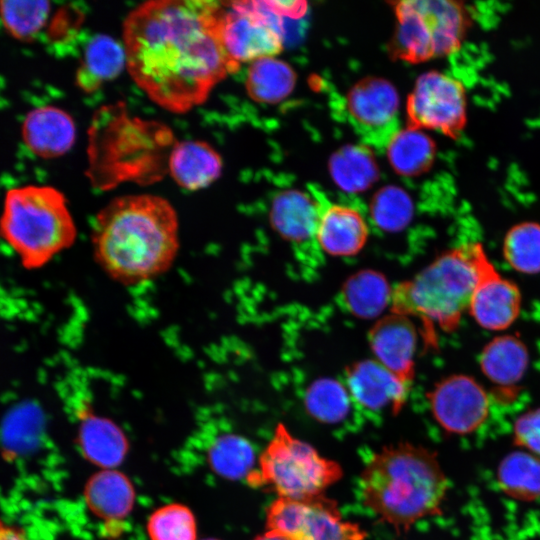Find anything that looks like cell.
<instances>
[{
  "label": "cell",
  "mask_w": 540,
  "mask_h": 540,
  "mask_svg": "<svg viewBox=\"0 0 540 540\" xmlns=\"http://www.w3.org/2000/svg\"><path fill=\"white\" fill-rule=\"evenodd\" d=\"M221 38L238 65L274 57L283 50V17L272 1L222 2Z\"/></svg>",
  "instance_id": "ba28073f"
},
{
  "label": "cell",
  "mask_w": 540,
  "mask_h": 540,
  "mask_svg": "<svg viewBox=\"0 0 540 540\" xmlns=\"http://www.w3.org/2000/svg\"><path fill=\"white\" fill-rule=\"evenodd\" d=\"M369 211L373 223L379 229L399 232L410 223L414 206L407 191L399 186L387 185L373 195Z\"/></svg>",
  "instance_id": "1f68e13d"
},
{
  "label": "cell",
  "mask_w": 540,
  "mask_h": 540,
  "mask_svg": "<svg viewBox=\"0 0 540 540\" xmlns=\"http://www.w3.org/2000/svg\"><path fill=\"white\" fill-rule=\"evenodd\" d=\"M50 10L48 1H0L2 24L20 41H30L37 36L45 26Z\"/></svg>",
  "instance_id": "d6a6232c"
},
{
  "label": "cell",
  "mask_w": 540,
  "mask_h": 540,
  "mask_svg": "<svg viewBox=\"0 0 540 540\" xmlns=\"http://www.w3.org/2000/svg\"><path fill=\"white\" fill-rule=\"evenodd\" d=\"M503 257L519 273H540V224L526 221L512 226L506 233Z\"/></svg>",
  "instance_id": "4dcf8cb0"
},
{
  "label": "cell",
  "mask_w": 540,
  "mask_h": 540,
  "mask_svg": "<svg viewBox=\"0 0 540 540\" xmlns=\"http://www.w3.org/2000/svg\"><path fill=\"white\" fill-rule=\"evenodd\" d=\"M408 125L457 138L467 122V98L463 84L431 70L415 81L406 101Z\"/></svg>",
  "instance_id": "30bf717a"
},
{
  "label": "cell",
  "mask_w": 540,
  "mask_h": 540,
  "mask_svg": "<svg viewBox=\"0 0 540 540\" xmlns=\"http://www.w3.org/2000/svg\"><path fill=\"white\" fill-rule=\"evenodd\" d=\"M78 438L85 456L105 467L120 463L127 449L122 431L113 422L86 410L80 421Z\"/></svg>",
  "instance_id": "cb8c5ba5"
},
{
  "label": "cell",
  "mask_w": 540,
  "mask_h": 540,
  "mask_svg": "<svg viewBox=\"0 0 540 540\" xmlns=\"http://www.w3.org/2000/svg\"><path fill=\"white\" fill-rule=\"evenodd\" d=\"M267 530L288 540H364L360 525L344 519L325 494L306 499L277 497L266 512Z\"/></svg>",
  "instance_id": "9c48e42d"
},
{
  "label": "cell",
  "mask_w": 540,
  "mask_h": 540,
  "mask_svg": "<svg viewBox=\"0 0 540 540\" xmlns=\"http://www.w3.org/2000/svg\"><path fill=\"white\" fill-rule=\"evenodd\" d=\"M0 540H28L24 531L0 519Z\"/></svg>",
  "instance_id": "d590c367"
},
{
  "label": "cell",
  "mask_w": 540,
  "mask_h": 540,
  "mask_svg": "<svg viewBox=\"0 0 540 540\" xmlns=\"http://www.w3.org/2000/svg\"><path fill=\"white\" fill-rule=\"evenodd\" d=\"M254 540H288L285 537L272 532V531H266L264 534L256 537Z\"/></svg>",
  "instance_id": "8d00e7d4"
},
{
  "label": "cell",
  "mask_w": 540,
  "mask_h": 540,
  "mask_svg": "<svg viewBox=\"0 0 540 540\" xmlns=\"http://www.w3.org/2000/svg\"><path fill=\"white\" fill-rule=\"evenodd\" d=\"M352 401L369 412L396 415L404 406L411 384L403 381L377 360L353 363L345 371Z\"/></svg>",
  "instance_id": "4fadbf2b"
},
{
  "label": "cell",
  "mask_w": 540,
  "mask_h": 540,
  "mask_svg": "<svg viewBox=\"0 0 540 540\" xmlns=\"http://www.w3.org/2000/svg\"><path fill=\"white\" fill-rule=\"evenodd\" d=\"M328 169L332 181L343 192L361 193L379 178L373 151L364 144H347L330 157Z\"/></svg>",
  "instance_id": "603a6c76"
},
{
  "label": "cell",
  "mask_w": 540,
  "mask_h": 540,
  "mask_svg": "<svg viewBox=\"0 0 540 540\" xmlns=\"http://www.w3.org/2000/svg\"><path fill=\"white\" fill-rule=\"evenodd\" d=\"M448 487L436 453L407 442L374 453L359 478L363 506L402 531L440 513Z\"/></svg>",
  "instance_id": "3957f363"
},
{
  "label": "cell",
  "mask_w": 540,
  "mask_h": 540,
  "mask_svg": "<svg viewBox=\"0 0 540 540\" xmlns=\"http://www.w3.org/2000/svg\"><path fill=\"white\" fill-rule=\"evenodd\" d=\"M222 159L208 143L187 140L176 143L169 152L167 169L182 188L195 191L209 186L222 172Z\"/></svg>",
  "instance_id": "ffe728a7"
},
{
  "label": "cell",
  "mask_w": 540,
  "mask_h": 540,
  "mask_svg": "<svg viewBox=\"0 0 540 540\" xmlns=\"http://www.w3.org/2000/svg\"><path fill=\"white\" fill-rule=\"evenodd\" d=\"M0 237L24 268L36 270L75 243L77 228L61 191L47 185H24L5 194Z\"/></svg>",
  "instance_id": "5b68a950"
},
{
  "label": "cell",
  "mask_w": 540,
  "mask_h": 540,
  "mask_svg": "<svg viewBox=\"0 0 540 540\" xmlns=\"http://www.w3.org/2000/svg\"><path fill=\"white\" fill-rule=\"evenodd\" d=\"M126 67L124 47L112 37L97 34L83 51L76 72V84L85 92H94L105 82L116 78Z\"/></svg>",
  "instance_id": "44dd1931"
},
{
  "label": "cell",
  "mask_w": 540,
  "mask_h": 540,
  "mask_svg": "<svg viewBox=\"0 0 540 540\" xmlns=\"http://www.w3.org/2000/svg\"><path fill=\"white\" fill-rule=\"evenodd\" d=\"M475 243L445 251L413 279L399 283L392 291L393 313L419 318L424 338L432 345L435 327L454 332L468 312L477 282Z\"/></svg>",
  "instance_id": "277c9868"
},
{
  "label": "cell",
  "mask_w": 540,
  "mask_h": 540,
  "mask_svg": "<svg viewBox=\"0 0 540 540\" xmlns=\"http://www.w3.org/2000/svg\"><path fill=\"white\" fill-rule=\"evenodd\" d=\"M91 245L95 262L116 283L149 282L166 273L178 256L177 212L157 195L116 197L96 214Z\"/></svg>",
  "instance_id": "7a4b0ae2"
},
{
  "label": "cell",
  "mask_w": 540,
  "mask_h": 540,
  "mask_svg": "<svg viewBox=\"0 0 540 540\" xmlns=\"http://www.w3.org/2000/svg\"><path fill=\"white\" fill-rule=\"evenodd\" d=\"M85 498L89 507L99 516L117 519L130 511L134 493L124 475L109 470L96 474L88 482Z\"/></svg>",
  "instance_id": "f1b7e54d"
},
{
  "label": "cell",
  "mask_w": 540,
  "mask_h": 540,
  "mask_svg": "<svg viewBox=\"0 0 540 540\" xmlns=\"http://www.w3.org/2000/svg\"><path fill=\"white\" fill-rule=\"evenodd\" d=\"M430 411L447 433L468 435L489 416V396L473 377L453 374L438 381L427 393Z\"/></svg>",
  "instance_id": "8fae6325"
},
{
  "label": "cell",
  "mask_w": 540,
  "mask_h": 540,
  "mask_svg": "<svg viewBox=\"0 0 540 540\" xmlns=\"http://www.w3.org/2000/svg\"><path fill=\"white\" fill-rule=\"evenodd\" d=\"M147 529L151 540H196L195 518L180 504H169L155 511Z\"/></svg>",
  "instance_id": "836d02e7"
},
{
  "label": "cell",
  "mask_w": 540,
  "mask_h": 540,
  "mask_svg": "<svg viewBox=\"0 0 540 540\" xmlns=\"http://www.w3.org/2000/svg\"><path fill=\"white\" fill-rule=\"evenodd\" d=\"M296 73L290 64L274 57L250 63L245 87L249 97L261 104H277L286 99L296 84Z\"/></svg>",
  "instance_id": "d4e9b609"
},
{
  "label": "cell",
  "mask_w": 540,
  "mask_h": 540,
  "mask_svg": "<svg viewBox=\"0 0 540 540\" xmlns=\"http://www.w3.org/2000/svg\"><path fill=\"white\" fill-rule=\"evenodd\" d=\"M497 481L509 497L520 501L540 498V457L523 450L506 455L499 463Z\"/></svg>",
  "instance_id": "83f0119b"
},
{
  "label": "cell",
  "mask_w": 540,
  "mask_h": 540,
  "mask_svg": "<svg viewBox=\"0 0 540 540\" xmlns=\"http://www.w3.org/2000/svg\"><path fill=\"white\" fill-rule=\"evenodd\" d=\"M343 476L341 465L323 457L280 423L248 477L253 486L267 487L277 497L306 499L324 494Z\"/></svg>",
  "instance_id": "8992f818"
},
{
  "label": "cell",
  "mask_w": 540,
  "mask_h": 540,
  "mask_svg": "<svg viewBox=\"0 0 540 540\" xmlns=\"http://www.w3.org/2000/svg\"><path fill=\"white\" fill-rule=\"evenodd\" d=\"M21 135L33 154L50 159L62 156L72 148L76 140V126L66 111L47 105L26 114Z\"/></svg>",
  "instance_id": "9a60e30c"
},
{
  "label": "cell",
  "mask_w": 540,
  "mask_h": 540,
  "mask_svg": "<svg viewBox=\"0 0 540 540\" xmlns=\"http://www.w3.org/2000/svg\"><path fill=\"white\" fill-rule=\"evenodd\" d=\"M396 29L392 56L419 63L457 51L470 25L463 3L448 0H404L393 3Z\"/></svg>",
  "instance_id": "52a82bcc"
},
{
  "label": "cell",
  "mask_w": 540,
  "mask_h": 540,
  "mask_svg": "<svg viewBox=\"0 0 540 540\" xmlns=\"http://www.w3.org/2000/svg\"><path fill=\"white\" fill-rule=\"evenodd\" d=\"M368 338L377 361L411 384L417 334L409 317L397 313L383 317L374 324Z\"/></svg>",
  "instance_id": "5bb4252c"
},
{
  "label": "cell",
  "mask_w": 540,
  "mask_h": 540,
  "mask_svg": "<svg viewBox=\"0 0 540 540\" xmlns=\"http://www.w3.org/2000/svg\"><path fill=\"white\" fill-rule=\"evenodd\" d=\"M206 460L218 475L238 480L255 471V453L251 443L234 433H220L207 443Z\"/></svg>",
  "instance_id": "4316f807"
},
{
  "label": "cell",
  "mask_w": 540,
  "mask_h": 540,
  "mask_svg": "<svg viewBox=\"0 0 540 540\" xmlns=\"http://www.w3.org/2000/svg\"><path fill=\"white\" fill-rule=\"evenodd\" d=\"M352 402L347 387L330 378L314 381L304 396L308 414L325 424L343 421L350 411Z\"/></svg>",
  "instance_id": "f546056e"
},
{
  "label": "cell",
  "mask_w": 540,
  "mask_h": 540,
  "mask_svg": "<svg viewBox=\"0 0 540 540\" xmlns=\"http://www.w3.org/2000/svg\"><path fill=\"white\" fill-rule=\"evenodd\" d=\"M365 218L355 208L331 204L322 208L315 241L331 256H353L361 251L368 239Z\"/></svg>",
  "instance_id": "d6986e66"
},
{
  "label": "cell",
  "mask_w": 540,
  "mask_h": 540,
  "mask_svg": "<svg viewBox=\"0 0 540 540\" xmlns=\"http://www.w3.org/2000/svg\"><path fill=\"white\" fill-rule=\"evenodd\" d=\"M513 439L518 447L540 457V408L529 410L516 419Z\"/></svg>",
  "instance_id": "e575fe53"
},
{
  "label": "cell",
  "mask_w": 540,
  "mask_h": 540,
  "mask_svg": "<svg viewBox=\"0 0 540 540\" xmlns=\"http://www.w3.org/2000/svg\"><path fill=\"white\" fill-rule=\"evenodd\" d=\"M392 289L385 276L374 270H362L350 276L341 290V303L351 314L377 317L391 302Z\"/></svg>",
  "instance_id": "484cf974"
},
{
  "label": "cell",
  "mask_w": 540,
  "mask_h": 540,
  "mask_svg": "<svg viewBox=\"0 0 540 540\" xmlns=\"http://www.w3.org/2000/svg\"><path fill=\"white\" fill-rule=\"evenodd\" d=\"M477 282L468 312L486 330L502 331L521 311L522 296L514 282L503 277L488 258L481 243H475Z\"/></svg>",
  "instance_id": "7c38bea8"
},
{
  "label": "cell",
  "mask_w": 540,
  "mask_h": 540,
  "mask_svg": "<svg viewBox=\"0 0 540 540\" xmlns=\"http://www.w3.org/2000/svg\"><path fill=\"white\" fill-rule=\"evenodd\" d=\"M222 3L153 0L140 4L123 24L126 68L157 105L187 112L240 65L221 38Z\"/></svg>",
  "instance_id": "6da1fadb"
},
{
  "label": "cell",
  "mask_w": 540,
  "mask_h": 540,
  "mask_svg": "<svg viewBox=\"0 0 540 540\" xmlns=\"http://www.w3.org/2000/svg\"><path fill=\"white\" fill-rule=\"evenodd\" d=\"M386 155L395 173L403 177H416L433 165L436 144L424 130L408 125L390 134Z\"/></svg>",
  "instance_id": "7402d4cb"
},
{
  "label": "cell",
  "mask_w": 540,
  "mask_h": 540,
  "mask_svg": "<svg viewBox=\"0 0 540 540\" xmlns=\"http://www.w3.org/2000/svg\"><path fill=\"white\" fill-rule=\"evenodd\" d=\"M346 106L350 117L366 129L387 128L395 121L400 98L395 86L380 77H366L348 91Z\"/></svg>",
  "instance_id": "e0dca14e"
},
{
  "label": "cell",
  "mask_w": 540,
  "mask_h": 540,
  "mask_svg": "<svg viewBox=\"0 0 540 540\" xmlns=\"http://www.w3.org/2000/svg\"><path fill=\"white\" fill-rule=\"evenodd\" d=\"M207 540H215V539H207Z\"/></svg>",
  "instance_id": "74e56055"
},
{
  "label": "cell",
  "mask_w": 540,
  "mask_h": 540,
  "mask_svg": "<svg viewBox=\"0 0 540 540\" xmlns=\"http://www.w3.org/2000/svg\"><path fill=\"white\" fill-rule=\"evenodd\" d=\"M322 206L308 193L289 189L275 195L269 220L273 229L285 240L304 245L315 240Z\"/></svg>",
  "instance_id": "ac0fdd59"
},
{
  "label": "cell",
  "mask_w": 540,
  "mask_h": 540,
  "mask_svg": "<svg viewBox=\"0 0 540 540\" xmlns=\"http://www.w3.org/2000/svg\"><path fill=\"white\" fill-rule=\"evenodd\" d=\"M480 369L495 386L498 396L509 400L516 396L518 385L529 365V351L515 335H501L489 341L479 357Z\"/></svg>",
  "instance_id": "2e32d148"
}]
</instances>
